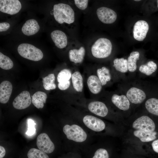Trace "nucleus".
<instances>
[{
  "label": "nucleus",
  "mask_w": 158,
  "mask_h": 158,
  "mask_svg": "<svg viewBox=\"0 0 158 158\" xmlns=\"http://www.w3.org/2000/svg\"><path fill=\"white\" fill-rule=\"evenodd\" d=\"M53 15L55 20L60 24L65 23L71 25L75 21L74 10L67 4L60 3L54 4L53 8Z\"/></svg>",
  "instance_id": "f257e3e1"
},
{
  "label": "nucleus",
  "mask_w": 158,
  "mask_h": 158,
  "mask_svg": "<svg viewBox=\"0 0 158 158\" xmlns=\"http://www.w3.org/2000/svg\"><path fill=\"white\" fill-rule=\"evenodd\" d=\"M112 45L108 39L101 37L96 40L92 45L90 52L95 58L103 59L108 57L111 54Z\"/></svg>",
  "instance_id": "f03ea898"
},
{
  "label": "nucleus",
  "mask_w": 158,
  "mask_h": 158,
  "mask_svg": "<svg viewBox=\"0 0 158 158\" xmlns=\"http://www.w3.org/2000/svg\"><path fill=\"white\" fill-rule=\"evenodd\" d=\"M17 50L22 57L34 61H39L43 56V53L40 49L28 43L20 44L18 47Z\"/></svg>",
  "instance_id": "7ed1b4c3"
},
{
  "label": "nucleus",
  "mask_w": 158,
  "mask_h": 158,
  "mask_svg": "<svg viewBox=\"0 0 158 158\" xmlns=\"http://www.w3.org/2000/svg\"><path fill=\"white\" fill-rule=\"evenodd\" d=\"M63 130L67 138L69 140L81 142H84L87 138V135L86 132L77 125H66L64 126Z\"/></svg>",
  "instance_id": "20e7f679"
},
{
  "label": "nucleus",
  "mask_w": 158,
  "mask_h": 158,
  "mask_svg": "<svg viewBox=\"0 0 158 158\" xmlns=\"http://www.w3.org/2000/svg\"><path fill=\"white\" fill-rule=\"evenodd\" d=\"M132 127L136 130L153 132L155 130V125L154 121L150 117L143 116L134 121L132 124Z\"/></svg>",
  "instance_id": "39448f33"
},
{
  "label": "nucleus",
  "mask_w": 158,
  "mask_h": 158,
  "mask_svg": "<svg viewBox=\"0 0 158 158\" xmlns=\"http://www.w3.org/2000/svg\"><path fill=\"white\" fill-rule=\"evenodd\" d=\"M96 13L98 19L104 24L113 23L117 18L116 12L112 9L107 7L102 6L98 8Z\"/></svg>",
  "instance_id": "423d86ee"
},
{
  "label": "nucleus",
  "mask_w": 158,
  "mask_h": 158,
  "mask_svg": "<svg viewBox=\"0 0 158 158\" xmlns=\"http://www.w3.org/2000/svg\"><path fill=\"white\" fill-rule=\"evenodd\" d=\"M22 6L18 0H0V11L4 13L12 15L18 13Z\"/></svg>",
  "instance_id": "0eeeda50"
},
{
  "label": "nucleus",
  "mask_w": 158,
  "mask_h": 158,
  "mask_svg": "<svg viewBox=\"0 0 158 158\" xmlns=\"http://www.w3.org/2000/svg\"><path fill=\"white\" fill-rule=\"evenodd\" d=\"M36 145L39 150L46 153L49 154L55 149L54 143L46 133L40 134L37 138Z\"/></svg>",
  "instance_id": "6e6552de"
},
{
  "label": "nucleus",
  "mask_w": 158,
  "mask_h": 158,
  "mask_svg": "<svg viewBox=\"0 0 158 158\" xmlns=\"http://www.w3.org/2000/svg\"><path fill=\"white\" fill-rule=\"evenodd\" d=\"M83 122L85 125L91 130L100 132L105 128V124L101 119L95 116L86 115L83 118Z\"/></svg>",
  "instance_id": "1a4fd4ad"
},
{
  "label": "nucleus",
  "mask_w": 158,
  "mask_h": 158,
  "mask_svg": "<svg viewBox=\"0 0 158 158\" xmlns=\"http://www.w3.org/2000/svg\"><path fill=\"white\" fill-rule=\"evenodd\" d=\"M149 29V26L147 22L141 20L137 21L133 27V37L138 41H142L145 38Z\"/></svg>",
  "instance_id": "9d476101"
},
{
  "label": "nucleus",
  "mask_w": 158,
  "mask_h": 158,
  "mask_svg": "<svg viewBox=\"0 0 158 158\" xmlns=\"http://www.w3.org/2000/svg\"><path fill=\"white\" fill-rule=\"evenodd\" d=\"M31 102L29 92L27 91H24L15 98L13 102V105L16 109H23L29 107Z\"/></svg>",
  "instance_id": "9b49d317"
},
{
  "label": "nucleus",
  "mask_w": 158,
  "mask_h": 158,
  "mask_svg": "<svg viewBox=\"0 0 158 158\" xmlns=\"http://www.w3.org/2000/svg\"><path fill=\"white\" fill-rule=\"evenodd\" d=\"M85 54V49L81 46L70 49L68 51V56L71 62L74 64L79 65L83 61Z\"/></svg>",
  "instance_id": "f8f14e48"
},
{
  "label": "nucleus",
  "mask_w": 158,
  "mask_h": 158,
  "mask_svg": "<svg viewBox=\"0 0 158 158\" xmlns=\"http://www.w3.org/2000/svg\"><path fill=\"white\" fill-rule=\"evenodd\" d=\"M87 108L92 113L102 117L106 116L108 113V109L106 104L99 101L90 102L87 105Z\"/></svg>",
  "instance_id": "ddd939ff"
},
{
  "label": "nucleus",
  "mask_w": 158,
  "mask_h": 158,
  "mask_svg": "<svg viewBox=\"0 0 158 158\" xmlns=\"http://www.w3.org/2000/svg\"><path fill=\"white\" fill-rule=\"evenodd\" d=\"M126 95L129 101L134 104H140L146 98L144 92L135 87L130 88L127 92Z\"/></svg>",
  "instance_id": "4468645a"
},
{
  "label": "nucleus",
  "mask_w": 158,
  "mask_h": 158,
  "mask_svg": "<svg viewBox=\"0 0 158 158\" xmlns=\"http://www.w3.org/2000/svg\"><path fill=\"white\" fill-rule=\"evenodd\" d=\"M51 38L55 45L62 49L66 47L68 44V38L66 34L62 31L55 30L50 34Z\"/></svg>",
  "instance_id": "2eb2a0df"
},
{
  "label": "nucleus",
  "mask_w": 158,
  "mask_h": 158,
  "mask_svg": "<svg viewBox=\"0 0 158 158\" xmlns=\"http://www.w3.org/2000/svg\"><path fill=\"white\" fill-rule=\"evenodd\" d=\"M87 84L90 92L94 95L99 93L102 89V84L96 74H92L88 76Z\"/></svg>",
  "instance_id": "dca6fc26"
},
{
  "label": "nucleus",
  "mask_w": 158,
  "mask_h": 158,
  "mask_svg": "<svg viewBox=\"0 0 158 158\" xmlns=\"http://www.w3.org/2000/svg\"><path fill=\"white\" fill-rule=\"evenodd\" d=\"M13 89L12 85L9 81L5 80L0 85V102L6 104L8 101Z\"/></svg>",
  "instance_id": "f3484780"
},
{
  "label": "nucleus",
  "mask_w": 158,
  "mask_h": 158,
  "mask_svg": "<svg viewBox=\"0 0 158 158\" xmlns=\"http://www.w3.org/2000/svg\"><path fill=\"white\" fill-rule=\"evenodd\" d=\"M40 29V27L37 21L32 19L25 22L21 30L25 35L30 36L36 34Z\"/></svg>",
  "instance_id": "a211bd4d"
},
{
  "label": "nucleus",
  "mask_w": 158,
  "mask_h": 158,
  "mask_svg": "<svg viewBox=\"0 0 158 158\" xmlns=\"http://www.w3.org/2000/svg\"><path fill=\"white\" fill-rule=\"evenodd\" d=\"M71 80L74 90L77 93H82L84 88V84L83 78L80 72L77 70L72 72Z\"/></svg>",
  "instance_id": "6ab92c4d"
},
{
  "label": "nucleus",
  "mask_w": 158,
  "mask_h": 158,
  "mask_svg": "<svg viewBox=\"0 0 158 158\" xmlns=\"http://www.w3.org/2000/svg\"><path fill=\"white\" fill-rule=\"evenodd\" d=\"M111 100L112 103L121 110L126 111L130 108L129 101L125 95H119L114 94L111 97Z\"/></svg>",
  "instance_id": "aec40b11"
},
{
  "label": "nucleus",
  "mask_w": 158,
  "mask_h": 158,
  "mask_svg": "<svg viewBox=\"0 0 158 158\" xmlns=\"http://www.w3.org/2000/svg\"><path fill=\"white\" fill-rule=\"evenodd\" d=\"M134 135L143 142H147L155 140L156 138L157 133L154 131L147 132L135 130L133 132Z\"/></svg>",
  "instance_id": "412c9836"
},
{
  "label": "nucleus",
  "mask_w": 158,
  "mask_h": 158,
  "mask_svg": "<svg viewBox=\"0 0 158 158\" xmlns=\"http://www.w3.org/2000/svg\"><path fill=\"white\" fill-rule=\"evenodd\" d=\"M47 97V96L46 93L38 91L32 95V102L37 108L42 109L44 107V104L46 103Z\"/></svg>",
  "instance_id": "4be33fe9"
},
{
  "label": "nucleus",
  "mask_w": 158,
  "mask_h": 158,
  "mask_svg": "<svg viewBox=\"0 0 158 158\" xmlns=\"http://www.w3.org/2000/svg\"><path fill=\"white\" fill-rule=\"evenodd\" d=\"M96 74L100 80L102 86L107 84L111 79V75L109 69L105 66L97 69Z\"/></svg>",
  "instance_id": "5701e85b"
},
{
  "label": "nucleus",
  "mask_w": 158,
  "mask_h": 158,
  "mask_svg": "<svg viewBox=\"0 0 158 158\" xmlns=\"http://www.w3.org/2000/svg\"><path fill=\"white\" fill-rule=\"evenodd\" d=\"M140 54L137 51L131 52L128 57L127 62L128 70L130 72L135 71L137 68L136 62L139 59Z\"/></svg>",
  "instance_id": "b1692460"
},
{
  "label": "nucleus",
  "mask_w": 158,
  "mask_h": 158,
  "mask_svg": "<svg viewBox=\"0 0 158 158\" xmlns=\"http://www.w3.org/2000/svg\"><path fill=\"white\" fill-rule=\"evenodd\" d=\"M145 106L147 110L150 113L158 116V99L151 98L147 99Z\"/></svg>",
  "instance_id": "393cba45"
},
{
  "label": "nucleus",
  "mask_w": 158,
  "mask_h": 158,
  "mask_svg": "<svg viewBox=\"0 0 158 158\" xmlns=\"http://www.w3.org/2000/svg\"><path fill=\"white\" fill-rule=\"evenodd\" d=\"M157 68L156 64L152 61H148L145 64L141 65L139 70L147 75H150L156 71Z\"/></svg>",
  "instance_id": "a878e982"
},
{
  "label": "nucleus",
  "mask_w": 158,
  "mask_h": 158,
  "mask_svg": "<svg viewBox=\"0 0 158 158\" xmlns=\"http://www.w3.org/2000/svg\"><path fill=\"white\" fill-rule=\"evenodd\" d=\"M55 77L53 73L49 74L47 76L42 78L43 86L45 89L47 90H53L56 88L55 83Z\"/></svg>",
  "instance_id": "bb28decb"
},
{
  "label": "nucleus",
  "mask_w": 158,
  "mask_h": 158,
  "mask_svg": "<svg viewBox=\"0 0 158 158\" xmlns=\"http://www.w3.org/2000/svg\"><path fill=\"white\" fill-rule=\"evenodd\" d=\"M113 66L116 70L120 72L125 73L128 70L127 60L123 58H116L113 61Z\"/></svg>",
  "instance_id": "cd10ccee"
},
{
  "label": "nucleus",
  "mask_w": 158,
  "mask_h": 158,
  "mask_svg": "<svg viewBox=\"0 0 158 158\" xmlns=\"http://www.w3.org/2000/svg\"><path fill=\"white\" fill-rule=\"evenodd\" d=\"M72 72L67 68L61 70L58 73L57 77L58 83H66L71 81Z\"/></svg>",
  "instance_id": "c85d7f7f"
},
{
  "label": "nucleus",
  "mask_w": 158,
  "mask_h": 158,
  "mask_svg": "<svg viewBox=\"0 0 158 158\" xmlns=\"http://www.w3.org/2000/svg\"><path fill=\"white\" fill-rule=\"evenodd\" d=\"M13 66V62L8 56L0 52V67L4 70H9Z\"/></svg>",
  "instance_id": "c756f323"
},
{
  "label": "nucleus",
  "mask_w": 158,
  "mask_h": 158,
  "mask_svg": "<svg viewBox=\"0 0 158 158\" xmlns=\"http://www.w3.org/2000/svg\"><path fill=\"white\" fill-rule=\"evenodd\" d=\"M27 156L28 158H49L46 153L35 148H31L29 150Z\"/></svg>",
  "instance_id": "7c9ffc66"
},
{
  "label": "nucleus",
  "mask_w": 158,
  "mask_h": 158,
  "mask_svg": "<svg viewBox=\"0 0 158 158\" xmlns=\"http://www.w3.org/2000/svg\"><path fill=\"white\" fill-rule=\"evenodd\" d=\"M92 158H109V155L106 149L100 148L95 151Z\"/></svg>",
  "instance_id": "2f4dec72"
},
{
  "label": "nucleus",
  "mask_w": 158,
  "mask_h": 158,
  "mask_svg": "<svg viewBox=\"0 0 158 158\" xmlns=\"http://www.w3.org/2000/svg\"><path fill=\"white\" fill-rule=\"evenodd\" d=\"M74 4L76 7L81 10H84L87 8L89 1L87 0H75Z\"/></svg>",
  "instance_id": "473e14b6"
},
{
  "label": "nucleus",
  "mask_w": 158,
  "mask_h": 158,
  "mask_svg": "<svg viewBox=\"0 0 158 158\" xmlns=\"http://www.w3.org/2000/svg\"><path fill=\"white\" fill-rule=\"evenodd\" d=\"M28 128L26 134L28 135H32L35 132L36 129L35 126L36 123L32 120L30 119L28 120Z\"/></svg>",
  "instance_id": "72a5a7b5"
},
{
  "label": "nucleus",
  "mask_w": 158,
  "mask_h": 158,
  "mask_svg": "<svg viewBox=\"0 0 158 158\" xmlns=\"http://www.w3.org/2000/svg\"><path fill=\"white\" fill-rule=\"evenodd\" d=\"M71 80L66 83H58V86L59 88L62 90H64L68 89L71 84Z\"/></svg>",
  "instance_id": "f704fd0d"
},
{
  "label": "nucleus",
  "mask_w": 158,
  "mask_h": 158,
  "mask_svg": "<svg viewBox=\"0 0 158 158\" xmlns=\"http://www.w3.org/2000/svg\"><path fill=\"white\" fill-rule=\"evenodd\" d=\"M10 27V24L7 22L0 23V32L5 31L8 30Z\"/></svg>",
  "instance_id": "c9c22d12"
},
{
  "label": "nucleus",
  "mask_w": 158,
  "mask_h": 158,
  "mask_svg": "<svg viewBox=\"0 0 158 158\" xmlns=\"http://www.w3.org/2000/svg\"><path fill=\"white\" fill-rule=\"evenodd\" d=\"M152 146L154 151L158 153V139L152 142Z\"/></svg>",
  "instance_id": "e433bc0d"
},
{
  "label": "nucleus",
  "mask_w": 158,
  "mask_h": 158,
  "mask_svg": "<svg viewBox=\"0 0 158 158\" xmlns=\"http://www.w3.org/2000/svg\"><path fill=\"white\" fill-rule=\"evenodd\" d=\"M6 154V150L4 148L1 146H0V158H3Z\"/></svg>",
  "instance_id": "4c0bfd02"
},
{
  "label": "nucleus",
  "mask_w": 158,
  "mask_h": 158,
  "mask_svg": "<svg viewBox=\"0 0 158 158\" xmlns=\"http://www.w3.org/2000/svg\"><path fill=\"white\" fill-rule=\"evenodd\" d=\"M141 1V0H134V1Z\"/></svg>",
  "instance_id": "58836bf2"
},
{
  "label": "nucleus",
  "mask_w": 158,
  "mask_h": 158,
  "mask_svg": "<svg viewBox=\"0 0 158 158\" xmlns=\"http://www.w3.org/2000/svg\"><path fill=\"white\" fill-rule=\"evenodd\" d=\"M157 7L158 8V0H157Z\"/></svg>",
  "instance_id": "ea45409f"
}]
</instances>
